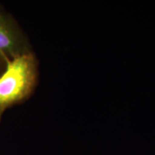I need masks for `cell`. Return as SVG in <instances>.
I'll return each instance as SVG.
<instances>
[{
  "label": "cell",
  "instance_id": "cell-1",
  "mask_svg": "<svg viewBox=\"0 0 155 155\" xmlns=\"http://www.w3.org/2000/svg\"><path fill=\"white\" fill-rule=\"evenodd\" d=\"M7 69L0 77V108H6L26 98L35 88L37 80L36 60L30 51L9 60Z\"/></svg>",
  "mask_w": 155,
  "mask_h": 155
},
{
  "label": "cell",
  "instance_id": "cell-3",
  "mask_svg": "<svg viewBox=\"0 0 155 155\" xmlns=\"http://www.w3.org/2000/svg\"><path fill=\"white\" fill-rule=\"evenodd\" d=\"M4 111L3 109H2V108H0V117H1V115H2V111Z\"/></svg>",
  "mask_w": 155,
  "mask_h": 155
},
{
  "label": "cell",
  "instance_id": "cell-2",
  "mask_svg": "<svg viewBox=\"0 0 155 155\" xmlns=\"http://www.w3.org/2000/svg\"><path fill=\"white\" fill-rule=\"evenodd\" d=\"M25 38L11 17L0 9V55L15 58L29 52Z\"/></svg>",
  "mask_w": 155,
  "mask_h": 155
}]
</instances>
